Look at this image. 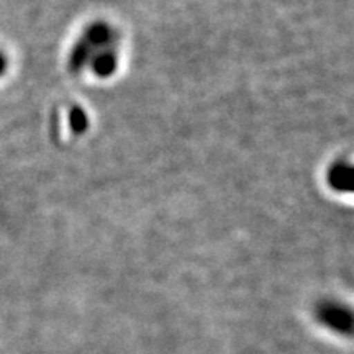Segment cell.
Wrapping results in <instances>:
<instances>
[{"mask_svg":"<svg viewBox=\"0 0 354 354\" xmlns=\"http://www.w3.org/2000/svg\"><path fill=\"white\" fill-rule=\"evenodd\" d=\"M2 66H3V63H2V57H0V71H2Z\"/></svg>","mask_w":354,"mask_h":354,"instance_id":"6da1fadb","label":"cell"}]
</instances>
